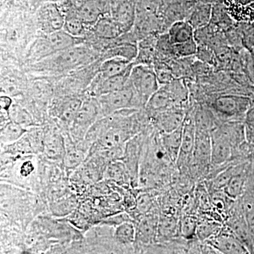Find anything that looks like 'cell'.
Listing matches in <instances>:
<instances>
[{
	"instance_id": "cell-11",
	"label": "cell",
	"mask_w": 254,
	"mask_h": 254,
	"mask_svg": "<svg viewBox=\"0 0 254 254\" xmlns=\"http://www.w3.org/2000/svg\"><path fill=\"white\" fill-rule=\"evenodd\" d=\"M195 140V121L190 118L185 119L183 123L181 149L177 161H184V160H186L190 155H193Z\"/></svg>"
},
{
	"instance_id": "cell-39",
	"label": "cell",
	"mask_w": 254,
	"mask_h": 254,
	"mask_svg": "<svg viewBox=\"0 0 254 254\" xmlns=\"http://www.w3.org/2000/svg\"><path fill=\"white\" fill-rule=\"evenodd\" d=\"M40 1H46V2H57V1H63V0H40Z\"/></svg>"
},
{
	"instance_id": "cell-20",
	"label": "cell",
	"mask_w": 254,
	"mask_h": 254,
	"mask_svg": "<svg viewBox=\"0 0 254 254\" xmlns=\"http://www.w3.org/2000/svg\"><path fill=\"white\" fill-rule=\"evenodd\" d=\"M185 115L181 110L169 109L160 113V123L161 128L165 133L175 131L183 125Z\"/></svg>"
},
{
	"instance_id": "cell-19",
	"label": "cell",
	"mask_w": 254,
	"mask_h": 254,
	"mask_svg": "<svg viewBox=\"0 0 254 254\" xmlns=\"http://www.w3.org/2000/svg\"><path fill=\"white\" fill-rule=\"evenodd\" d=\"M213 16V6L210 4L202 3L195 6L190 13L189 23L195 30L201 29L210 22Z\"/></svg>"
},
{
	"instance_id": "cell-34",
	"label": "cell",
	"mask_w": 254,
	"mask_h": 254,
	"mask_svg": "<svg viewBox=\"0 0 254 254\" xmlns=\"http://www.w3.org/2000/svg\"><path fill=\"white\" fill-rule=\"evenodd\" d=\"M233 169L229 168L225 172L220 174L213 182V188L215 190H221L225 188L229 180L235 175Z\"/></svg>"
},
{
	"instance_id": "cell-31",
	"label": "cell",
	"mask_w": 254,
	"mask_h": 254,
	"mask_svg": "<svg viewBox=\"0 0 254 254\" xmlns=\"http://www.w3.org/2000/svg\"><path fill=\"white\" fill-rule=\"evenodd\" d=\"M10 120L26 127L32 124V119L26 110L17 106H11L9 110Z\"/></svg>"
},
{
	"instance_id": "cell-24",
	"label": "cell",
	"mask_w": 254,
	"mask_h": 254,
	"mask_svg": "<svg viewBox=\"0 0 254 254\" xmlns=\"http://www.w3.org/2000/svg\"><path fill=\"white\" fill-rule=\"evenodd\" d=\"M115 237L119 243L130 245L136 239V229L131 222H122L115 230Z\"/></svg>"
},
{
	"instance_id": "cell-14",
	"label": "cell",
	"mask_w": 254,
	"mask_h": 254,
	"mask_svg": "<svg viewBox=\"0 0 254 254\" xmlns=\"http://www.w3.org/2000/svg\"><path fill=\"white\" fill-rule=\"evenodd\" d=\"M93 31L98 37L113 39L123 33L118 21L110 16H103L93 26Z\"/></svg>"
},
{
	"instance_id": "cell-26",
	"label": "cell",
	"mask_w": 254,
	"mask_h": 254,
	"mask_svg": "<svg viewBox=\"0 0 254 254\" xmlns=\"http://www.w3.org/2000/svg\"><path fill=\"white\" fill-rule=\"evenodd\" d=\"M86 153L83 149L76 147L66 146V153L64 157V161L67 168H75L81 165L86 160Z\"/></svg>"
},
{
	"instance_id": "cell-18",
	"label": "cell",
	"mask_w": 254,
	"mask_h": 254,
	"mask_svg": "<svg viewBox=\"0 0 254 254\" xmlns=\"http://www.w3.org/2000/svg\"><path fill=\"white\" fill-rule=\"evenodd\" d=\"M158 219L155 215H148L142 219L136 230V239L142 243H150L158 234Z\"/></svg>"
},
{
	"instance_id": "cell-38",
	"label": "cell",
	"mask_w": 254,
	"mask_h": 254,
	"mask_svg": "<svg viewBox=\"0 0 254 254\" xmlns=\"http://www.w3.org/2000/svg\"><path fill=\"white\" fill-rule=\"evenodd\" d=\"M247 67H248V71L251 77L254 80V54L251 56L248 64H247Z\"/></svg>"
},
{
	"instance_id": "cell-32",
	"label": "cell",
	"mask_w": 254,
	"mask_h": 254,
	"mask_svg": "<svg viewBox=\"0 0 254 254\" xmlns=\"http://www.w3.org/2000/svg\"><path fill=\"white\" fill-rule=\"evenodd\" d=\"M173 52L178 57H189L194 55L197 52L195 38L181 44L173 45Z\"/></svg>"
},
{
	"instance_id": "cell-21",
	"label": "cell",
	"mask_w": 254,
	"mask_h": 254,
	"mask_svg": "<svg viewBox=\"0 0 254 254\" xmlns=\"http://www.w3.org/2000/svg\"><path fill=\"white\" fill-rule=\"evenodd\" d=\"M27 130L19 124L10 121L1 127V143L4 145H12L25 134Z\"/></svg>"
},
{
	"instance_id": "cell-29",
	"label": "cell",
	"mask_w": 254,
	"mask_h": 254,
	"mask_svg": "<svg viewBox=\"0 0 254 254\" xmlns=\"http://www.w3.org/2000/svg\"><path fill=\"white\" fill-rule=\"evenodd\" d=\"M221 229H219L218 224L211 220H205L198 221L196 235L200 240L204 241L206 239L216 235Z\"/></svg>"
},
{
	"instance_id": "cell-8",
	"label": "cell",
	"mask_w": 254,
	"mask_h": 254,
	"mask_svg": "<svg viewBox=\"0 0 254 254\" xmlns=\"http://www.w3.org/2000/svg\"><path fill=\"white\" fill-rule=\"evenodd\" d=\"M38 15L41 28L47 34L63 29L65 18L55 2H48L42 6Z\"/></svg>"
},
{
	"instance_id": "cell-35",
	"label": "cell",
	"mask_w": 254,
	"mask_h": 254,
	"mask_svg": "<svg viewBox=\"0 0 254 254\" xmlns=\"http://www.w3.org/2000/svg\"><path fill=\"white\" fill-rule=\"evenodd\" d=\"M153 198L150 194L143 193L138 197L136 205L138 211L141 213H148L153 207Z\"/></svg>"
},
{
	"instance_id": "cell-3",
	"label": "cell",
	"mask_w": 254,
	"mask_h": 254,
	"mask_svg": "<svg viewBox=\"0 0 254 254\" xmlns=\"http://www.w3.org/2000/svg\"><path fill=\"white\" fill-rule=\"evenodd\" d=\"M98 103L100 108L107 115H111L120 110L130 109L136 103L141 104L130 81L123 89L100 95Z\"/></svg>"
},
{
	"instance_id": "cell-22",
	"label": "cell",
	"mask_w": 254,
	"mask_h": 254,
	"mask_svg": "<svg viewBox=\"0 0 254 254\" xmlns=\"http://www.w3.org/2000/svg\"><path fill=\"white\" fill-rule=\"evenodd\" d=\"M81 100L76 98L65 99L57 108V114L60 120L72 123L82 105Z\"/></svg>"
},
{
	"instance_id": "cell-15",
	"label": "cell",
	"mask_w": 254,
	"mask_h": 254,
	"mask_svg": "<svg viewBox=\"0 0 254 254\" xmlns=\"http://www.w3.org/2000/svg\"><path fill=\"white\" fill-rule=\"evenodd\" d=\"M131 67V63L128 60L118 57H113L107 60L100 66V79H105L121 74Z\"/></svg>"
},
{
	"instance_id": "cell-17",
	"label": "cell",
	"mask_w": 254,
	"mask_h": 254,
	"mask_svg": "<svg viewBox=\"0 0 254 254\" xmlns=\"http://www.w3.org/2000/svg\"><path fill=\"white\" fill-rule=\"evenodd\" d=\"M194 31L189 21H176L169 30V40L172 45L181 44L193 39Z\"/></svg>"
},
{
	"instance_id": "cell-5",
	"label": "cell",
	"mask_w": 254,
	"mask_h": 254,
	"mask_svg": "<svg viewBox=\"0 0 254 254\" xmlns=\"http://www.w3.org/2000/svg\"><path fill=\"white\" fill-rule=\"evenodd\" d=\"M209 242L210 246L213 247L220 254L250 253V251L245 244L229 227L225 230L221 229L216 235L210 237Z\"/></svg>"
},
{
	"instance_id": "cell-28",
	"label": "cell",
	"mask_w": 254,
	"mask_h": 254,
	"mask_svg": "<svg viewBox=\"0 0 254 254\" xmlns=\"http://www.w3.org/2000/svg\"><path fill=\"white\" fill-rule=\"evenodd\" d=\"M198 220L193 215L184 216L179 223V232L186 239L192 238L196 235Z\"/></svg>"
},
{
	"instance_id": "cell-4",
	"label": "cell",
	"mask_w": 254,
	"mask_h": 254,
	"mask_svg": "<svg viewBox=\"0 0 254 254\" xmlns=\"http://www.w3.org/2000/svg\"><path fill=\"white\" fill-rule=\"evenodd\" d=\"M252 100L247 97L228 94L218 97L214 100L213 107L224 118L235 119L245 115L250 110Z\"/></svg>"
},
{
	"instance_id": "cell-30",
	"label": "cell",
	"mask_w": 254,
	"mask_h": 254,
	"mask_svg": "<svg viewBox=\"0 0 254 254\" xmlns=\"http://www.w3.org/2000/svg\"><path fill=\"white\" fill-rule=\"evenodd\" d=\"M177 227H179V224L177 225L176 220L174 218L165 217L161 221L158 222L157 235L168 238L176 233Z\"/></svg>"
},
{
	"instance_id": "cell-16",
	"label": "cell",
	"mask_w": 254,
	"mask_h": 254,
	"mask_svg": "<svg viewBox=\"0 0 254 254\" xmlns=\"http://www.w3.org/2000/svg\"><path fill=\"white\" fill-rule=\"evenodd\" d=\"M43 152L48 158L53 160H62L66 153V144L64 140L60 134L47 136L44 138Z\"/></svg>"
},
{
	"instance_id": "cell-25",
	"label": "cell",
	"mask_w": 254,
	"mask_h": 254,
	"mask_svg": "<svg viewBox=\"0 0 254 254\" xmlns=\"http://www.w3.org/2000/svg\"><path fill=\"white\" fill-rule=\"evenodd\" d=\"M245 187V176L241 173H235L229 180L223 191L232 199L235 200L243 193Z\"/></svg>"
},
{
	"instance_id": "cell-1",
	"label": "cell",
	"mask_w": 254,
	"mask_h": 254,
	"mask_svg": "<svg viewBox=\"0 0 254 254\" xmlns=\"http://www.w3.org/2000/svg\"><path fill=\"white\" fill-rule=\"evenodd\" d=\"M81 39L68 34L64 30L47 34L45 38L38 40L32 47L31 55L34 59H42L76 46Z\"/></svg>"
},
{
	"instance_id": "cell-6",
	"label": "cell",
	"mask_w": 254,
	"mask_h": 254,
	"mask_svg": "<svg viewBox=\"0 0 254 254\" xmlns=\"http://www.w3.org/2000/svg\"><path fill=\"white\" fill-rule=\"evenodd\" d=\"M110 11L108 0H82L75 14L85 25H93Z\"/></svg>"
},
{
	"instance_id": "cell-7",
	"label": "cell",
	"mask_w": 254,
	"mask_h": 254,
	"mask_svg": "<svg viewBox=\"0 0 254 254\" xmlns=\"http://www.w3.org/2000/svg\"><path fill=\"white\" fill-rule=\"evenodd\" d=\"M99 103L93 100L82 103L81 108L72 123L73 129L77 136H81V133L86 134L90 127L95 123L97 117L99 114Z\"/></svg>"
},
{
	"instance_id": "cell-37",
	"label": "cell",
	"mask_w": 254,
	"mask_h": 254,
	"mask_svg": "<svg viewBox=\"0 0 254 254\" xmlns=\"http://www.w3.org/2000/svg\"><path fill=\"white\" fill-rule=\"evenodd\" d=\"M12 106V100L9 96L3 95L0 98V108L1 110L9 113L10 108Z\"/></svg>"
},
{
	"instance_id": "cell-23",
	"label": "cell",
	"mask_w": 254,
	"mask_h": 254,
	"mask_svg": "<svg viewBox=\"0 0 254 254\" xmlns=\"http://www.w3.org/2000/svg\"><path fill=\"white\" fill-rule=\"evenodd\" d=\"M130 174L125 164L120 160L112 161L105 170L104 177L118 184H126Z\"/></svg>"
},
{
	"instance_id": "cell-27",
	"label": "cell",
	"mask_w": 254,
	"mask_h": 254,
	"mask_svg": "<svg viewBox=\"0 0 254 254\" xmlns=\"http://www.w3.org/2000/svg\"><path fill=\"white\" fill-rule=\"evenodd\" d=\"M63 29L67 32L68 34L76 38H81L84 34L85 24L76 14H74L65 18Z\"/></svg>"
},
{
	"instance_id": "cell-2",
	"label": "cell",
	"mask_w": 254,
	"mask_h": 254,
	"mask_svg": "<svg viewBox=\"0 0 254 254\" xmlns=\"http://www.w3.org/2000/svg\"><path fill=\"white\" fill-rule=\"evenodd\" d=\"M129 81L143 105H146L152 95L159 89L155 71L146 65H136L132 67Z\"/></svg>"
},
{
	"instance_id": "cell-36",
	"label": "cell",
	"mask_w": 254,
	"mask_h": 254,
	"mask_svg": "<svg viewBox=\"0 0 254 254\" xmlns=\"http://www.w3.org/2000/svg\"><path fill=\"white\" fill-rule=\"evenodd\" d=\"M245 218L251 233L254 238V203H250L245 206Z\"/></svg>"
},
{
	"instance_id": "cell-10",
	"label": "cell",
	"mask_w": 254,
	"mask_h": 254,
	"mask_svg": "<svg viewBox=\"0 0 254 254\" xmlns=\"http://www.w3.org/2000/svg\"><path fill=\"white\" fill-rule=\"evenodd\" d=\"M91 58L89 52L82 47L74 46L59 53L57 56V66L64 68L74 67L86 63Z\"/></svg>"
},
{
	"instance_id": "cell-9",
	"label": "cell",
	"mask_w": 254,
	"mask_h": 254,
	"mask_svg": "<svg viewBox=\"0 0 254 254\" xmlns=\"http://www.w3.org/2000/svg\"><path fill=\"white\" fill-rule=\"evenodd\" d=\"M211 136V162L215 165H222L231 157L233 145L227 138L215 130L210 133Z\"/></svg>"
},
{
	"instance_id": "cell-12",
	"label": "cell",
	"mask_w": 254,
	"mask_h": 254,
	"mask_svg": "<svg viewBox=\"0 0 254 254\" xmlns=\"http://www.w3.org/2000/svg\"><path fill=\"white\" fill-rule=\"evenodd\" d=\"M131 68L132 67L128 68L127 71L121 74L105 78V79H100L99 83L95 89L96 95L100 96L102 95L113 93L125 88L129 83Z\"/></svg>"
},
{
	"instance_id": "cell-13",
	"label": "cell",
	"mask_w": 254,
	"mask_h": 254,
	"mask_svg": "<svg viewBox=\"0 0 254 254\" xmlns=\"http://www.w3.org/2000/svg\"><path fill=\"white\" fill-rule=\"evenodd\" d=\"M182 133H183V125L175 131L168 132V133L164 132L162 136V145L166 152L168 158L172 161H177L180 155L182 142Z\"/></svg>"
},
{
	"instance_id": "cell-33",
	"label": "cell",
	"mask_w": 254,
	"mask_h": 254,
	"mask_svg": "<svg viewBox=\"0 0 254 254\" xmlns=\"http://www.w3.org/2000/svg\"><path fill=\"white\" fill-rule=\"evenodd\" d=\"M229 198H230L225 192L223 191L221 193V192L218 191L212 195L210 200H211L212 205L214 208H216L218 211L225 212L230 205V201L227 200Z\"/></svg>"
}]
</instances>
